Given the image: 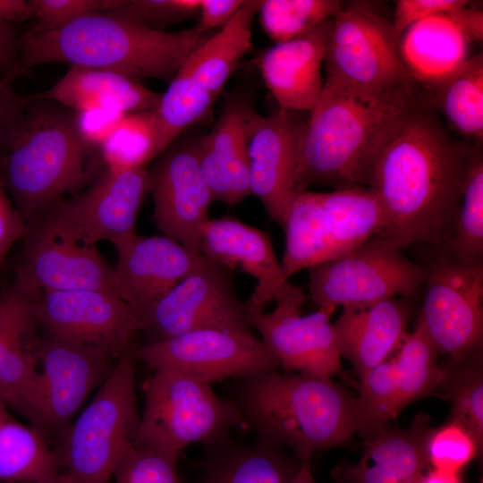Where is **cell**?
<instances>
[{
    "mask_svg": "<svg viewBox=\"0 0 483 483\" xmlns=\"http://www.w3.org/2000/svg\"><path fill=\"white\" fill-rule=\"evenodd\" d=\"M481 143L460 140L420 90L375 154L366 187L386 216L381 233L401 249L443 246L452 236L463 189Z\"/></svg>",
    "mask_w": 483,
    "mask_h": 483,
    "instance_id": "1",
    "label": "cell"
},
{
    "mask_svg": "<svg viewBox=\"0 0 483 483\" xmlns=\"http://www.w3.org/2000/svg\"><path fill=\"white\" fill-rule=\"evenodd\" d=\"M197 26L158 30L116 9L81 17L62 28L27 30L20 37V54L4 77L10 82L47 64H69L108 71L140 82H170L191 54L206 39Z\"/></svg>",
    "mask_w": 483,
    "mask_h": 483,
    "instance_id": "2",
    "label": "cell"
},
{
    "mask_svg": "<svg viewBox=\"0 0 483 483\" xmlns=\"http://www.w3.org/2000/svg\"><path fill=\"white\" fill-rule=\"evenodd\" d=\"M421 90L370 91L326 77L299 145L296 191L365 186L372 159Z\"/></svg>",
    "mask_w": 483,
    "mask_h": 483,
    "instance_id": "3",
    "label": "cell"
},
{
    "mask_svg": "<svg viewBox=\"0 0 483 483\" xmlns=\"http://www.w3.org/2000/svg\"><path fill=\"white\" fill-rule=\"evenodd\" d=\"M237 378L231 401L258 440L290 449L301 461L357 432L356 399L330 377L275 369Z\"/></svg>",
    "mask_w": 483,
    "mask_h": 483,
    "instance_id": "4",
    "label": "cell"
},
{
    "mask_svg": "<svg viewBox=\"0 0 483 483\" xmlns=\"http://www.w3.org/2000/svg\"><path fill=\"white\" fill-rule=\"evenodd\" d=\"M103 167L99 148L78 131L75 111L31 95L3 157L0 180L28 224L90 185Z\"/></svg>",
    "mask_w": 483,
    "mask_h": 483,
    "instance_id": "5",
    "label": "cell"
},
{
    "mask_svg": "<svg viewBox=\"0 0 483 483\" xmlns=\"http://www.w3.org/2000/svg\"><path fill=\"white\" fill-rule=\"evenodd\" d=\"M133 350L117 359L90 402L72 420L55 451L75 483H111L124 454L135 445L140 414Z\"/></svg>",
    "mask_w": 483,
    "mask_h": 483,
    "instance_id": "6",
    "label": "cell"
},
{
    "mask_svg": "<svg viewBox=\"0 0 483 483\" xmlns=\"http://www.w3.org/2000/svg\"><path fill=\"white\" fill-rule=\"evenodd\" d=\"M385 226L383 207L368 187L296 191L283 225V274L289 279L302 269L335 258L381 233Z\"/></svg>",
    "mask_w": 483,
    "mask_h": 483,
    "instance_id": "7",
    "label": "cell"
},
{
    "mask_svg": "<svg viewBox=\"0 0 483 483\" xmlns=\"http://www.w3.org/2000/svg\"><path fill=\"white\" fill-rule=\"evenodd\" d=\"M143 391L139 447L177 459L188 445L224 441L245 423L234 402L218 397L210 384L177 372L155 370Z\"/></svg>",
    "mask_w": 483,
    "mask_h": 483,
    "instance_id": "8",
    "label": "cell"
},
{
    "mask_svg": "<svg viewBox=\"0 0 483 483\" xmlns=\"http://www.w3.org/2000/svg\"><path fill=\"white\" fill-rule=\"evenodd\" d=\"M309 290L319 308L361 306L415 297L425 278L424 267L408 258L382 233L309 269Z\"/></svg>",
    "mask_w": 483,
    "mask_h": 483,
    "instance_id": "9",
    "label": "cell"
},
{
    "mask_svg": "<svg viewBox=\"0 0 483 483\" xmlns=\"http://www.w3.org/2000/svg\"><path fill=\"white\" fill-rule=\"evenodd\" d=\"M150 191L146 167L106 169L88 188L57 202L29 227L86 246L114 243L136 233L139 210Z\"/></svg>",
    "mask_w": 483,
    "mask_h": 483,
    "instance_id": "10",
    "label": "cell"
},
{
    "mask_svg": "<svg viewBox=\"0 0 483 483\" xmlns=\"http://www.w3.org/2000/svg\"><path fill=\"white\" fill-rule=\"evenodd\" d=\"M422 265L424 298L419 323L437 352L460 361L481 353L483 262L459 260L432 248Z\"/></svg>",
    "mask_w": 483,
    "mask_h": 483,
    "instance_id": "11",
    "label": "cell"
},
{
    "mask_svg": "<svg viewBox=\"0 0 483 483\" xmlns=\"http://www.w3.org/2000/svg\"><path fill=\"white\" fill-rule=\"evenodd\" d=\"M34 351L40 369L22 416L46 440H59L89 394L108 377L117 358L47 337H37Z\"/></svg>",
    "mask_w": 483,
    "mask_h": 483,
    "instance_id": "12",
    "label": "cell"
},
{
    "mask_svg": "<svg viewBox=\"0 0 483 483\" xmlns=\"http://www.w3.org/2000/svg\"><path fill=\"white\" fill-rule=\"evenodd\" d=\"M324 62L326 77L370 91L418 83L402 61L392 21L360 3L343 6L333 18Z\"/></svg>",
    "mask_w": 483,
    "mask_h": 483,
    "instance_id": "13",
    "label": "cell"
},
{
    "mask_svg": "<svg viewBox=\"0 0 483 483\" xmlns=\"http://www.w3.org/2000/svg\"><path fill=\"white\" fill-rule=\"evenodd\" d=\"M140 319L141 331L149 334L150 342L208 328L254 334L231 271L206 257Z\"/></svg>",
    "mask_w": 483,
    "mask_h": 483,
    "instance_id": "14",
    "label": "cell"
},
{
    "mask_svg": "<svg viewBox=\"0 0 483 483\" xmlns=\"http://www.w3.org/2000/svg\"><path fill=\"white\" fill-rule=\"evenodd\" d=\"M133 354L154 371L170 370L210 385L280 367L255 334L211 328L148 342Z\"/></svg>",
    "mask_w": 483,
    "mask_h": 483,
    "instance_id": "15",
    "label": "cell"
},
{
    "mask_svg": "<svg viewBox=\"0 0 483 483\" xmlns=\"http://www.w3.org/2000/svg\"><path fill=\"white\" fill-rule=\"evenodd\" d=\"M31 298L37 327L47 338L96 348L117 359L131 351L133 336L141 330L139 315L114 293L42 292Z\"/></svg>",
    "mask_w": 483,
    "mask_h": 483,
    "instance_id": "16",
    "label": "cell"
},
{
    "mask_svg": "<svg viewBox=\"0 0 483 483\" xmlns=\"http://www.w3.org/2000/svg\"><path fill=\"white\" fill-rule=\"evenodd\" d=\"M305 299L304 292L297 286L275 301L271 312L248 313V321L284 369L330 377L341 367V353L331 323L335 309L319 308L301 315Z\"/></svg>",
    "mask_w": 483,
    "mask_h": 483,
    "instance_id": "17",
    "label": "cell"
},
{
    "mask_svg": "<svg viewBox=\"0 0 483 483\" xmlns=\"http://www.w3.org/2000/svg\"><path fill=\"white\" fill-rule=\"evenodd\" d=\"M153 219L164 235L199 250V233L214 201L199 165V140L173 142L148 170Z\"/></svg>",
    "mask_w": 483,
    "mask_h": 483,
    "instance_id": "18",
    "label": "cell"
},
{
    "mask_svg": "<svg viewBox=\"0 0 483 483\" xmlns=\"http://www.w3.org/2000/svg\"><path fill=\"white\" fill-rule=\"evenodd\" d=\"M22 240L12 284L17 291L31 297L42 292L95 290L120 297L114 267L94 246L55 237L28 225Z\"/></svg>",
    "mask_w": 483,
    "mask_h": 483,
    "instance_id": "19",
    "label": "cell"
},
{
    "mask_svg": "<svg viewBox=\"0 0 483 483\" xmlns=\"http://www.w3.org/2000/svg\"><path fill=\"white\" fill-rule=\"evenodd\" d=\"M305 124L292 111L283 109L268 116L254 111L250 123V194L260 199L269 217L281 227L296 192L299 145Z\"/></svg>",
    "mask_w": 483,
    "mask_h": 483,
    "instance_id": "20",
    "label": "cell"
},
{
    "mask_svg": "<svg viewBox=\"0 0 483 483\" xmlns=\"http://www.w3.org/2000/svg\"><path fill=\"white\" fill-rule=\"evenodd\" d=\"M113 245L117 254L114 272L119 295L140 318L205 258L165 235L133 233Z\"/></svg>",
    "mask_w": 483,
    "mask_h": 483,
    "instance_id": "21",
    "label": "cell"
},
{
    "mask_svg": "<svg viewBox=\"0 0 483 483\" xmlns=\"http://www.w3.org/2000/svg\"><path fill=\"white\" fill-rule=\"evenodd\" d=\"M199 250L228 270L240 269L257 280L245 302L248 313L264 312L297 287L284 275L269 236L238 219L208 218L200 229Z\"/></svg>",
    "mask_w": 483,
    "mask_h": 483,
    "instance_id": "22",
    "label": "cell"
},
{
    "mask_svg": "<svg viewBox=\"0 0 483 483\" xmlns=\"http://www.w3.org/2000/svg\"><path fill=\"white\" fill-rule=\"evenodd\" d=\"M397 356L371 369L361 380L367 402L387 419L442 386L445 369L436 363L437 352L418 322L407 333Z\"/></svg>",
    "mask_w": 483,
    "mask_h": 483,
    "instance_id": "23",
    "label": "cell"
},
{
    "mask_svg": "<svg viewBox=\"0 0 483 483\" xmlns=\"http://www.w3.org/2000/svg\"><path fill=\"white\" fill-rule=\"evenodd\" d=\"M332 24L333 19L326 20L261 55L258 67L279 109L310 113L318 104L324 87L321 65Z\"/></svg>",
    "mask_w": 483,
    "mask_h": 483,
    "instance_id": "24",
    "label": "cell"
},
{
    "mask_svg": "<svg viewBox=\"0 0 483 483\" xmlns=\"http://www.w3.org/2000/svg\"><path fill=\"white\" fill-rule=\"evenodd\" d=\"M253 113L247 100L233 99L199 140L200 170L214 200L235 205L250 195L248 138Z\"/></svg>",
    "mask_w": 483,
    "mask_h": 483,
    "instance_id": "25",
    "label": "cell"
},
{
    "mask_svg": "<svg viewBox=\"0 0 483 483\" xmlns=\"http://www.w3.org/2000/svg\"><path fill=\"white\" fill-rule=\"evenodd\" d=\"M408 322L407 303L396 298L343 307L333 324L341 357L352 364L362 379L399 348Z\"/></svg>",
    "mask_w": 483,
    "mask_h": 483,
    "instance_id": "26",
    "label": "cell"
},
{
    "mask_svg": "<svg viewBox=\"0 0 483 483\" xmlns=\"http://www.w3.org/2000/svg\"><path fill=\"white\" fill-rule=\"evenodd\" d=\"M32 299L13 285L0 290V399L23 413L38 373Z\"/></svg>",
    "mask_w": 483,
    "mask_h": 483,
    "instance_id": "27",
    "label": "cell"
},
{
    "mask_svg": "<svg viewBox=\"0 0 483 483\" xmlns=\"http://www.w3.org/2000/svg\"><path fill=\"white\" fill-rule=\"evenodd\" d=\"M32 96L73 111L101 108L125 114L154 111L161 97L118 73L80 66H70L53 87Z\"/></svg>",
    "mask_w": 483,
    "mask_h": 483,
    "instance_id": "28",
    "label": "cell"
},
{
    "mask_svg": "<svg viewBox=\"0 0 483 483\" xmlns=\"http://www.w3.org/2000/svg\"><path fill=\"white\" fill-rule=\"evenodd\" d=\"M206 447L204 474L196 483H288L302 462L260 440L245 445L227 438Z\"/></svg>",
    "mask_w": 483,
    "mask_h": 483,
    "instance_id": "29",
    "label": "cell"
},
{
    "mask_svg": "<svg viewBox=\"0 0 483 483\" xmlns=\"http://www.w3.org/2000/svg\"><path fill=\"white\" fill-rule=\"evenodd\" d=\"M468 38L446 14L411 25L400 37L402 61L420 85L436 81L468 56Z\"/></svg>",
    "mask_w": 483,
    "mask_h": 483,
    "instance_id": "30",
    "label": "cell"
},
{
    "mask_svg": "<svg viewBox=\"0 0 483 483\" xmlns=\"http://www.w3.org/2000/svg\"><path fill=\"white\" fill-rule=\"evenodd\" d=\"M259 1L246 0L233 18L191 54L184 64L192 80L217 97L251 47V27Z\"/></svg>",
    "mask_w": 483,
    "mask_h": 483,
    "instance_id": "31",
    "label": "cell"
},
{
    "mask_svg": "<svg viewBox=\"0 0 483 483\" xmlns=\"http://www.w3.org/2000/svg\"><path fill=\"white\" fill-rule=\"evenodd\" d=\"M55 451L31 425L18 421L0 399V481L45 483L59 471Z\"/></svg>",
    "mask_w": 483,
    "mask_h": 483,
    "instance_id": "32",
    "label": "cell"
},
{
    "mask_svg": "<svg viewBox=\"0 0 483 483\" xmlns=\"http://www.w3.org/2000/svg\"><path fill=\"white\" fill-rule=\"evenodd\" d=\"M420 86L426 89L436 110L442 111L457 131L482 143V51L468 57L440 80Z\"/></svg>",
    "mask_w": 483,
    "mask_h": 483,
    "instance_id": "33",
    "label": "cell"
},
{
    "mask_svg": "<svg viewBox=\"0 0 483 483\" xmlns=\"http://www.w3.org/2000/svg\"><path fill=\"white\" fill-rule=\"evenodd\" d=\"M432 430L425 414L417 415L409 428H385L367 441L362 458L402 483H419L428 465L427 444Z\"/></svg>",
    "mask_w": 483,
    "mask_h": 483,
    "instance_id": "34",
    "label": "cell"
},
{
    "mask_svg": "<svg viewBox=\"0 0 483 483\" xmlns=\"http://www.w3.org/2000/svg\"><path fill=\"white\" fill-rule=\"evenodd\" d=\"M213 94L196 83L184 64L161 94L154 110L161 153L188 127L202 119L215 99Z\"/></svg>",
    "mask_w": 483,
    "mask_h": 483,
    "instance_id": "35",
    "label": "cell"
},
{
    "mask_svg": "<svg viewBox=\"0 0 483 483\" xmlns=\"http://www.w3.org/2000/svg\"><path fill=\"white\" fill-rule=\"evenodd\" d=\"M99 151L106 169L146 167L161 154L154 112L126 114Z\"/></svg>",
    "mask_w": 483,
    "mask_h": 483,
    "instance_id": "36",
    "label": "cell"
},
{
    "mask_svg": "<svg viewBox=\"0 0 483 483\" xmlns=\"http://www.w3.org/2000/svg\"><path fill=\"white\" fill-rule=\"evenodd\" d=\"M481 353L445 369L442 386L451 402L452 422L462 428L475 441L479 453L483 446V372Z\"/></svg>",
    "mask_w": 483,
    "mask_h": 483,
    "instance_id": "37",
    "label": "cell"
},
{
    "mask_svg": "<svg viewBox=\"0 0 483 483\" xmlns=\"http://www.w3.org/2000/svg\"><path fill=\"white\" fill-rule=\"evenodd\" d=\"M465 262H483V156L480 152L469 173L450 239L441 247Z\"/></svg>",
    "mask_w": 483,
    "mask_h": 483,
    "instance_id": "38",
    "label": "cell"
},
{
    "mask_svg": "<svg viewBox=\"0 0 483 483\" xmlns=\"http://www.w3.org/2000/svg\"><path fill=\"white\" fill-rule=\"evenodd\" d=\"M343 6L336 0H264L259 1L258 13L262 29L277 44L333 19Z\"/></svg>",
    "mask_w": 483,
    "mask_h": 483,
    "instance_id": "39",
    "label": "cell"
},
{
    "mask_svg": "<svg viewBox=\"0 0 483 483\" xmlns=\"http://www.w3.org/2000/svg\"><path fill=\"white\" fill-rule=\"evenodd\" d=\"M177 459L162 453L132 446L118 464L114 483H182Z\"/></svg>",
    "mask_w": 483,
    "mask_h": 483,
    "instance_id": "40",
    "label": "cell"
},
{
    "mask_svg": "<svg viewBox=\"0 0 483 483\" xmlns=\"http://www.w3.org/2000/svg\"><path fill=\"white\" fill-rule=\"evenodd\" d=\"M477 453L473 438L453 422L433 429L427 444L428 464L453 473H458Z\"/></svg>",
    "mask_w": 483,
    "mask_h": 483,
    "instance_id": "41",
    "label": "cell"
},
{
    "mask_svg": "<svg viewBox=\"0 0 483 483\" xmlns=\"http://www.w3.org/2000/svg\"><path fill=\"white\" fill-rule=\"evenodd\" d=\"M124 0H30L32 20L30 29L47 31L62 28L89 14L107 12L123 5Z\"/></svg>",
    "mask_w": 483,
    "mask_h": 483,
    "instance_id": "42",
    "label": "cell"
},
{
    "mask_svg": "<svg viewBox=\"0 0 483 483\" xmlns=\"http://www.w3.org/2000/svg\"><path fill=\"white\" fill-rule=\"evenodd\" d=\"M199 3L200 0H132L115 9L149 28L163 30L162 26L199 14Z\"/></svg>",
    "mask_w": 483,
    "mask_h": 483,
    "instance_id": "43",
    "label": "cell"
},
{
    "mask_svg": "<svg viewBox=\"0 0 483 483\" xmlns=\"http://www.w3.org/2000/svg\"><path fill=\"white\" fill-rule=\"evenodd\" d=\"M465 0H398L392 21L396 37L413 23L436 14H446L469 4Z\"/></svg>",
    "mask_w": 483,
    "mask_h": 483,
    "instance_id": "44",
    "label": "cell"
},
{
    "mask_svg": "<svg viewBox=\"0 0 483 483\" xmlns=\"http://www.w3.org/2000/svg\"><path fill=\"white\" fill-rule=\"evenodd\" d=\"M14 82L0 78V160L18 129L27 108L29 97L21 95Z\"/></svg>",
    "mask_w": 483,
    "mask_h": 483,
    "instance_id": "45",
    "label": "cell"
},
{
    "mask_svg": "<svg viewBox=\"0 0 483 483\" xmlns=\"http://www.w3.org/2000/svg\"><path fill=\"white\" fill-rule=\"evenodd\" d=\"M125 114L113 109H86L75 111V122L82 140L99 148Z\"/></svg>",
    "mask_w": 483,
    "mask_h": 483,
    "instance_id": "46",
    "label": "cell"
},
{
    "mask_svg": "<svg viewBox=\"0 0 483 483\" xmlns=\"http://www.w3.org/2000/svg\"><path fill=\"white\" fill-rule=\"evenodd\" d=\"M26 233L27 224L0 180V267L12 246Z\"/></svg>",
    "mask_w": 483,
    "mask_h": 483,
    "instance_id": "47",
    "label": "cell"
},
{
    "mask_svg": "<svg viewBox=\"0 0 483 483\" xmlns=\"http://www.w3.org/2000/svg\"><path fill=\"white\" fill-rule=\"evenodd\" d=\"M332 476L341 483H402L393 473L362 457L356 463L338 464Z\"/></svg>",
    "mask_w": 483,
    "mask_h": 483,
    "instance_id": "48",
    "label": "cell"
},
{
    "mask_svg": "<svg viewBox=\"0 0 483 483\" xmlns=\"http://www.w3.org/2000/svg\"><path fill=\"white\" fill-rule=\"evenodd\" d=\"M242 3V0H200L197 28L203 34L212 29L223 28Z\"/></svg>",
    "mask_w": 483,
    "mask_h": 483,
    "instance_id": "49",
    "label": "cell"
},
{
    "mask_svg": "<svg viewBox=\"0 0 483 483\" xmlns=\"http://www.w3.org/2000/svg\"><path fill=\"white\" fill-rule=\"evenodd\" d=\"M20 54V37L13 25L0 21V78L15 65Z\"/></svg>",
    "mask_w": 483,
    "mask_h": 483,
    "instance_id": "50",
    "label": "cell"
},
{
    "mask_svg": "<svg viewBox=\"0 0 483 483\" xmlns=\"http://www.w3.org/2000/svg\"><path fill=\"white\" fill-rule=\"evenodd\" d=\"M470 4L457 8L446 15L461 30L469 41L481 40L483 37V13L469 7Z\"/></svg>",
    "mask_w": 483,
    "mask_h": 483,
    "instance_id": "51",
    "label": "cell"
},
{
    "mask_svg": "<svg viewBox=\"0 0 483 483\" xmlns=\"http://www.w3.org/2000/svg\"><path fill=\"white\" fill-rule=\"evenodd\" d=\"M30 0H0V21L13 24L32 20Z\"/></svg>",
    "mask_w": 483,
    "mask_h": 483,
    "instance_id": "52",
    "label": "cell"
},
{
    "mask_svg": "<svg viewBox=\"0 0 483 483\" xmlns=\"http://www.w3.org/2000/svg\"><path fill=\"white\" fill-rule=\"evenodd\" d=\"M419 483H461L457 473L433 469L421 477Z\"/></svg>",
    "mask_w": 483,
    "mask_h": 483,
    "instance_id": "53",
    "label": "cell"
},
{
    "mask_svg": "<svg viewBox=\"0 0 483 483\" xmlns=\"http://www.w3.org/2000/svg\"><path fill=\"white\" fill-rule=\"evenodd\" d=\"M288 483H317L311 472L309 460L301 462Z\"/></svg>",
    "mask_w": 483,
    "mask_h": 483,
    "instance_id": "54",
    "label": "cell"
},
{
    "mask_svg": "<svg viewBox=\"0 0 483 483\" xmlns=\"http://www.w3.org/2000/svg\"><path fill=\"white\" fill-rule=\"evenodd\" d=\"M45 483H75L64 471L59 472L53 479Z\"/></svg>",
    "mask_w": 483,
    "mask_h": 483,
    "instance_id": "55",
    "label": "cell"
},
{
    "mask_svg": "<svg viewBox=\"0 0 483 483\" xmlns=\"http://www.w3.org/2000/svg\"><path fill=\"white\" fill-rule=\"evenodd\" d=\"M1 169H2V160H0V173H1Z\"/></svg>",
    "mask_w": 483,
    "mask_h": 483,
    "instance_id": "56",
    "label": "cell"
},
{
    "mask_svg": "<svg viewBox=\"0 0 483 483\" xmlns=\"http://www.w3.org/2000/svg\"><path fill=\"white\" fill-rule=\"evenodd\" d=\"M482 483V482H481Z\"/></svg>",
    "mask_w": 483,
    "mask_h": 483,
    "instance_id": "57",
    "label": "cell"
}]
</instances>
